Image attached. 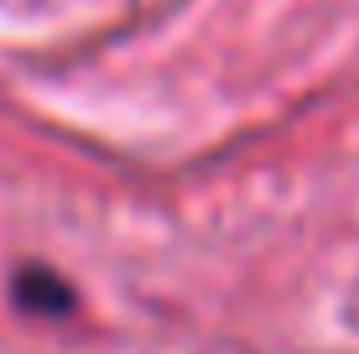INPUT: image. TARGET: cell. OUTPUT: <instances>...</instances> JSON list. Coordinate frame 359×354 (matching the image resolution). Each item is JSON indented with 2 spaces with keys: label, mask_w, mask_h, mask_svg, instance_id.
I'll list each match as a JSON object with an SVG mask.
<instances>
[{
  "label": "cell",
  "mask_w": 359,
  "mask_h": 354,
  "mask_svg": "<svg viewBox=\"0 0 359 354\" xmlns=\"http://www.w3.org/2000/svg\"><path fill=\"white\" fill-rule=\"evenodd\" d=\"M16 302H27V308H42V313H63V308H68V287L57 282L53 271L32 266V271L16 276Z\"/></svg>",
  "instance_id": "6da1fadb"
}]
</instances>
